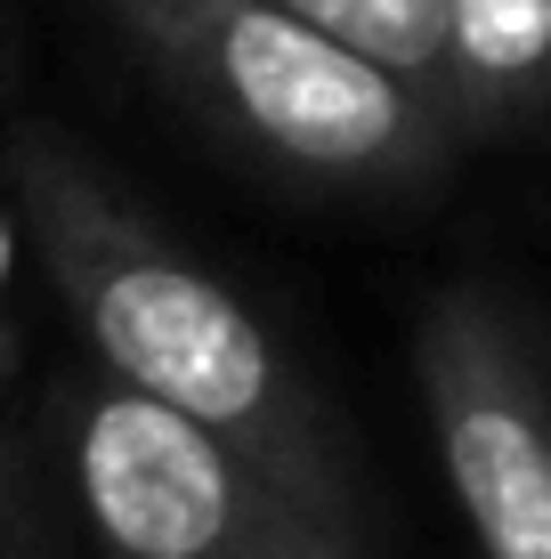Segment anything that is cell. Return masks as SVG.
I'll return each mask as SVG.
<instances>
[{
  "instance_id": "6da1fadb",
  "label": "cell",
  "mask_w": 551,
  "mask_h": 559,
  "mask_svg": "<svg viewBox=\"0 0 551 559\" xmlns=\"http://www.w3.org/2000/svg\"><path fill=\"white\" fill-rule=\"evenodd\" d=\"M9 187L25 252L41 260L49 293L65 300L106 381L212 421L300 503L357 527L349 438L333 406L316 397L309 365L284 349V333L219 267H203L179 236H163L106 179L98 154H82L49 122H16Z\"/></svg>"
},
{
  "instance_id": "7a4b0ae2",
  "label": "cell",
  "mask_w": 551,
  "mask_h": 559,
  "mask_svg": "<svg viewBox=\"0 0 551 559\" xmlns=\"http://www.w3.org/2000/svg\"><path fill=\"white\" fill-rule=\"evenodd\" d=\"M122 49L243 163L309 195H422L454 170L446 106L268 0H98Z\"/></svg>"
},
{
  "instance_id": "3957f363",
  "label": "cell",
  "mask_w": 551,
  "mask_h": 559,
  "mask_svg": "<svg viewBox=\"0 0 551 559\" xmlns=\"http://www.w3.org/2000/svg\"><path fill=\"white\" fill-rule=\"evenodd\" d=\"M57 454L106 559H276L316 535H357L300 503L212 421L106 373L57 390Z\"/></svg>"
},
{
  "instance_id": "277c9868",
  "label": "cell",
  "mask_w": 551,
  "mask_h": 559,
  "mask_svg": "<svg viewBox=\"0 0 551 559\" xmlns=\"http://www.w3.org/2000/svg\"><path fill=\"white\" fill-rule=\"evenodd\" d=\"M414 381L479 559H551V349L527 308L487 284L430 293Z\"/></svg>"
},
{
  "instance_id": "5b68a950",
  "label": "cell",
  "mask_w": 551,
  "mask_h": 559,
  "mask_svg": "<svg viewBox=\"0 0 551 559\" xmlns=\"http://www.w3.org/2000/svg\"><path fill=\"white\" fill-rule=\"evenodd\" d=\"M439 106L463 146L551 130V0H446Z\"/></svg>"
},
{
  "instance_id": "8992f818",
  "label": "cell",
  "mask_w": 551,
  "mask_h": 559,
  "mask_svg": "<svg viewBox=\"0 0 551 559\" xmlns=\"http://www.w3.org/2000/svg\"><path fill=\"white\" fill-rule=\"evenodd\" d=\"M268 9L300 16V25L349 41L357 57L406 73L414 90L439 98V66H446V0H268Z\"/></svg>"
},
{
  "instance_id": "52a82bcc",
  "label": "cell",
  "mask_w": 551,
  "mask_h": 559,
  "mask_svg": "<svg viewBox=\"0 0 551 559\" xmlns=\"http://www.w3.org/2000/svg\"><path fill=\"white\" fill-rule=\"evenodd\" d=\"M0 559H33V511H25V471L0 447Z\"/></svg>"
},
{
  "instance_id": "ba28073f",
  "label": "cell",
  "mask_w": 551,
  "mask_h": 559,
  "mask_svg": "<svg viewBox=\"0 0 551 559\" xmlns=\"http://www.w3.org/2000/svg\"><path fill=\"white\" fill-rule=\"evenodd\" d=\"M276 559H357V535H316L300 551H276Z\"/></svg>"
},
{
  "instance_id": "9c48e42d",
  "label": "cell",
  "mask_w": 551,
  "mask_h": 559,
  "mask_svg": "<svg viewBox=\"0 0 551 559\" xmlns=\"http://www.w3.org/2000/svg\"><path fill=\"white\" fill-rule=\"evenodd\" d=\"M16 357H25V333H16V317H9V308H0V390H9Z\"/></svg>"
},
{
  "instance_id": "30bf717a",
  "label": "cell",
  "mask_w": 551,
  "mask_h": 559,
  "mask_svg": "<svg viewBox=\"0 0 551 559\" xmlns=\"http://www.w3.org/2000/svg\"><path fill=\"white\" fill-rule=\"evenodd\" d=\"M9 284H16V219H0V308H9Z\"/></svg>"
}]
</instances>
